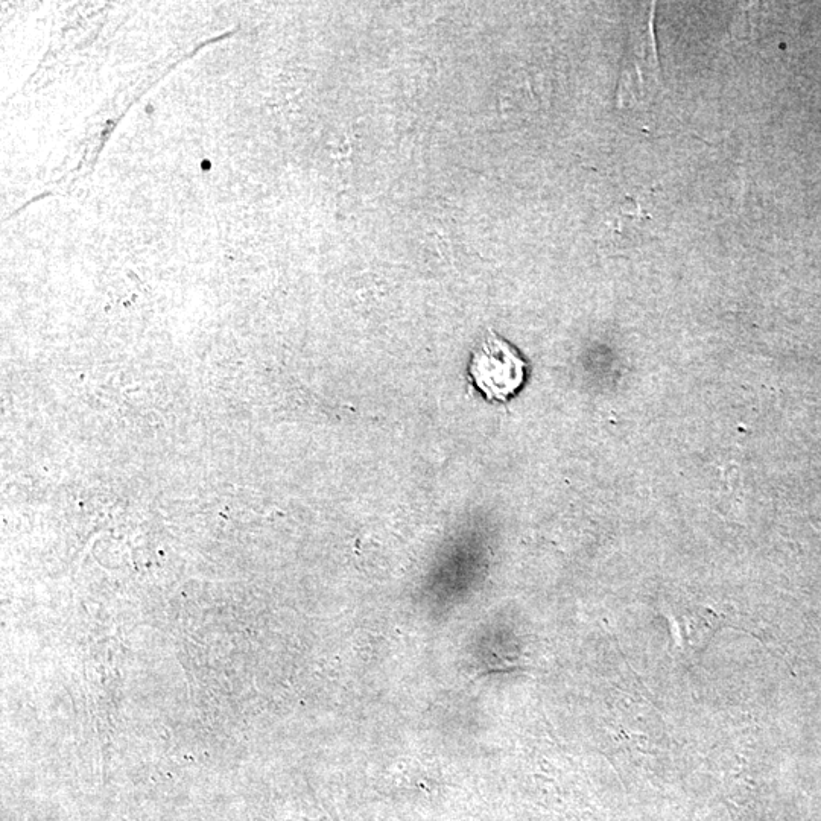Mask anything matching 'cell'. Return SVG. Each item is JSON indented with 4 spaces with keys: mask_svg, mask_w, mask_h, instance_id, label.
Returning <instances> with one entry per match:
<instances>
[{
    "mask_svg": "<svg viewBox=\"0 0 821 821\" xmlns=\"http://www.w3.org/2000/svg\"><path fill=\"white\" fill-rule=\"evenodd\" d=\"M469 378L490 402H507L527 379V362L516 347L490 330L473 350Z\"/></svg>",
    "mask_w": 821,
    "mask_h": 821,
    "instance_id": "cell-1",
    "label": "cell"
}]
</instances>
